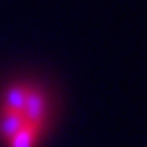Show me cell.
<instances>
[{"mask_svg": "<svg viewBox=\"0 0 147 147\" xmlns=\"http://www.w3.org/2000/svg\"><path fill=\"white\" fill-rule=\"evenodd\" d=\"M57 124V98L35 77H14L0 86V147H43Z\"/></svg>", "mask_w": 147, "mask_h": 147, "instance_id": "6da1fadb", "label": "cell"}]
</instances>
